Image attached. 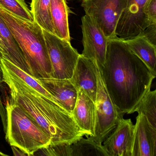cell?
<instances>
[{
	"label": "cell",
	"mask_w": 156,
	"mask_h": 156,
	"mask_svg": "<svg viewBox=\"0 0 156 156\" xmlns=\"http://www.w3.org/2000/svg\"><path fill=\"white\" fill-rule=\"evenodd\" d=\"M100 73L111 100L122 115L131 114L151 89L156 76L117 36L108 40L105 62Z\"/></svg>",
	"instance_id": "obj_2"
},
{
	"label": "cell",
	"mask_w": 156,
	"mask_h": 156,
	"mask_svg": "<svg viewBox=\"0 0 156 156\" xmlns=\"http://www.w3.org/2000/svg\"><path fill=\"white\" fill-rule=\"evenodd\" d=\"M143 114L150 124L156 129V90H149L131 111Z\"/></svg>",
	"instance_id": "obj_20"
},
{
	"label": "cell",
	"mask_w": 156,
	"mask_h": 156,
	"mask_svg": "<svg viewBox=\"0 0 156 156\" xmlns=\"http://www.w3.org/2000/svg\"><path fill=\"white\" fill-rule=\"evenodd\" d=\"M81 28L83 50L81 55L94 61L101 72L105 62L109 39L100 27L87 15L82 17Z\"/></svg>",
	"instance_id": "obj_8"
},
{
	"label": "cell",
	"mask_w": 156,
	"mask_h": 156,
	"mask_svg": "<svg viewBox=\"0 0 156 156\" xmlns=\"http://www.w3.org/2000/svg\"><path fill=\"white\" fill-rule=\"evenodd\" d=\"M0 7L22 20L34 22L31 12L24 0H0Z\"/></svg>",
	"instance_id": "obj_21"
},
{
	"label": "cell",
	"mask_w": 156,
	"mask_h": 156,
	"mask_svg": "<svg viewBox=\"0 0 156 156\" xmlns=\"http://www.w3.org/2000/svg\"><path fill=\"white\" fill-rule=\"evenodd\" d=\"M50 2L51 0H31L30 10L34 22L44 30L55 35Z\"/></svg>",
	"instance_id": "obj_18"
},
{
	"label": "cell",
	"mask_w": 156,
	"mask_h": 156,
	"mask_svg": "<svg viewBox=\"0 0 156 156\" xmlns=\"http://www.w3.org/2000/svg\"><path fill=\"white\" fill-rule=\"evenodd\" d=\"M5 107L7 117L5 139L11 146L20 149L30 156L51 144V137L19 106L8 99Z\"/></svg>",
	"instance_id": "obj_4"
},
{
	"label": "cell",
	"mask_w": 156,
	"mask_h": 156,
	"mask_svg": "<svg viewBox=\"0 0 156 156\" xmlns=\"http://www.w3.org/2000/svg\"><path fill=\"white\" fill-rule=\"evenodd\" d=\"M3 82V73L2 69L1 66H0V85ZM0 116L1 118L2 122L3 125V129L4 132H6V128H7V113H6V108L5 107L2 103V100L1 97L0 95Z\"/></svg>",
	"instance_id": "obj_24"
},
{
	"label": "cell",
	"mask_w": 156,
	"mask_h": 156,
	"mask_svg": "<svg viewBox=\"0 0 156 156\" xmlns=\"http://www.w3.org/2000/svg\"><path fill=\"white\" fill-rule=\"evenodd\" d=\"M130 50L154 73L156 74V45L145 36L140 35L128 40H122Z\"/></svg>",
	"instance_id": "obj_17"
},
{
	"label": "cell",
	"mask_w": 156,
	"mask_h": 156,
	"mask_svg": "<svg viewBox=\"0 0 156 156\" xmlns=\"http://www.w3.org/2000/svg\"><path fill=\"white\" fill-rule=\"evenodd\" d=\"M51 12L55 35L70 42L69 13H72L67 4V0H51Z\"/></svg>",
	"instance_id": "obj_16"
},
{
	"label": "cell",
	"mask_w": 156,
	"mask_h": 156,
	"mask_svg": "<svg viewBox=\"0 0 156 156\" xmlns=\"http://www.w3.org/2000/svg\"><path fill=\"white\" fill-rule=\"evenodd\" d=\"M72 115L77 126L86 136H94L95 104L81 90L78 91L77 99Z\"/></svg>",
	"instance_id": "obj_13"
},
{
	"label": "cell",
	"mask_w": 156,
	"mask_h": 156,
	"mask_svg": "<svg viewBox=\"0 0 156 156\" xmlns=\"http://www.w3.org/2000/svg\"><path fill=\"white\" fill-rule=\"evenodd\" d=\"M97 76L98 85L95 103V136L90 137L97 143L102 145L104 140L115 128L119 120L124 115L119 114L111 100L98 66Z\"/></svg>",
	"instance_id": "obj_7"
},
{
	"label": "cell",
	"mask_w": 156,
	"mask_h": 156,
	"mask_svg": "<svg viewBox=\"0 0 156 156\" xmlns=\"http://www.w3.org/2000/svg\"><path fill=\"white\" fill-rule=\"evenodd\" d=\"M3 82L12 104L18 105L51 137L50 145H71L85 136L55 98L37 79L6 59L0 60Z\"/></svg>",
	"instance_id": "obj_1"
},
{
	"label": "cell",
	"mask_w": 156,
	"mask_h": 156,
	"mask_svg": "<svg viewBox=\"0 0 156 156\" xmlns=\"http://www.w3.org/2000/svg\"><path fill=\"white\" fill-rule=\"evenodd\" d=\"M43 154L41 155L51 156H71V145L61 144L49 145L39 150Z\"/></svg>",
	"instance_id": "obj_22"
},
{
	"label": "cell",
	"mask_w": 156,
	"mask_h": 156,
	"mask_svg": "<svg viewBox=\"0 0 156 156\" xmlns=\"http://www.w3.org/2000/svg\"><path fill=\"white\" fill-rule=\"evenodd\" d=\"M68 112L72 114L78 95V91L68 79H37Z\"/></svg>",
	"instance_id": "obj_14"
},
{
	"label": "cell",
	"mask_w": 156,
	"mask_h": 156,
	"mask_svg": "<svg viewBox=\"0 0 156 156\" xmlns=\"http://www.w3.org/2000/svg\"><path fill=\"white\" fill-rule=\"evenodd\" d=\"M6 59L31 75L29 66L8 25L0 16V60Z\"/></svg>",
	"instance_id": "obj_15"
},
{
	"label": "cell",
	"mask_w": 156,
	"mask_h": 156,
	"mask_svg": "<svg viewBox=\"0 0 156 156\" xmlns=\"http://www.w3.org/2000/svg\"><path fill=\"white\" fill-rule=\"evenodd\" d=\"M127 6L119 18L115 34L128 40L141 34L149 26L144 9L147 0H126Z\"/></svg>",
	"instance_id": "obj_9"
},
{
	"label": "cell",
	"mask_w": 156,
	"mask_h": 156,
	"mask_svg": "<svg viewBox=\"0 0 156 156\" xmlns=\"http://www.w3.org/2000/svg\"><path fill=\"white\" fill-rule=\"evenodd\" d=\"M134 128L132 156H155L156 129L145 115L138 114Z\"/></svg>",
	"instance_id": "obj_12"
},
{
	"label": "cell",
	"mask_w": 156,
	"mask_h": 156,
	"mask_svg": "<svg viewBox=\"0 0 156 156\" xmlns=\"http://www.w3.org/2000/svg\"><path fill=\"white\" fill-rule=\"evenodd\" d=\"M156 25H150L140 35H143L154 45H156Z\"/></svg>",
	"instance_id": "obj_25"
},
{
	"label": "cell",
	"mask_w": 156,
	"mask_h": 156,
	"mask_svg": "<svg viewBox=\"0 0 156 156\" xmlns=\"http://www.w3.org/2000/svg\"><path fill=\"white\" fill-rule=\"evenodd\" d=\"M43 32L51 64L52 78L70 79L80 54L70 42L44 30Z\"/></svg>",
	"instance_id": "obj_5"
},
{
	"label": "cell",
	"mask_w": 156,
	"mask_h": 156,
	"mask_svg": "<svg viewBox=\"0 0 156 156\" xmlns=\"http://www.w3.org/2000/svg\"><path fill=\"white\" fill-rule=\"evenodd\" d=\"M134 128L131 119H119L115 128L103 142L108 156H132Z\"/></svg>",
	"instance_id": "obj_10"
},
{
	"label": "cell",
	"mask_w": 156,
	"mask_h": 156,
	"mask_svg": "<svg viewBox=\"0 0 156 156\" xmlns=\"http://www.w3.org/2000/svg\"><path fill=\"white\" fill-rule=\"evenodd\" d=\"M0 156H8V155H6V154H4V153H2V152H1V151H0Z\"/></svg>",
	"instance_id": "obj_27"
},
{
	"label": "cell",
	"mask_w": 156,
	"mask_h": 156,
	"mask_svg": "<svg viewBox=\"0 0 156 156\" xmlns=\"http://www.w3.org/2000/svg\"><path fill=\"white\" fill-rule=\"evenodd\" d=\"M70 82L95 104L98 91L97 65L94 61L80 54Z\"/></svg>",
	"instance_id": "obj_11"
},
{
	"label": "cell",
	"mask_w": 156,
	"mask_h": 156,
	"mask_svg": "<svg viewBox=\"0 0 156 156\" xmlns=\"http://www.w3.org/2000/svg\"><path fill=\"white\" fill-rule=\"evenodd\" d=\"M81 6L108 39L117 37L116 28L126 8V0H83Z\"/></svg>",
	"instance_id": "obj_6"
},
{
	"label": "cell",
	"mask_w": 156,
	"mask_h": 156,
	"mask_svg": "<svg viewBox=\"0 0 156 156\" xmlns=\"http://www.w3.org/2000/svg\"><path fill=\"white\" fill-rule=\"evenodd\" d=\"M71 156H108L103 145L91 137H81L71 145Z\"/></svg>",
	"instance_id": "obj_19"
},
{
	"label": "cell",
	"mask_w": 156,
	"mask_h": 156,
	"mask_svg": "<svg viewBox=\"0 0 156 156\" xmlns=\"http://www.w3.org/2000/svg\"><path fill=\"white\" fill-rule=\"evenodd\" d=\"M0 16L9 29L26 60L31 75L36 79L51 77V64L42 29L0 7Z\"/></svg>",
	"instance_id": "obj_3"
},
{
	"label": "cell",
	"mask_w": 156,
	"mask_h": 156,
	"mask_svg": "<svg viewBox=\"0 0 156 156\" xmlns=\"http://www.w3.org/2000/svg\"><path fill=\"white\" fill-rule=\"evenodd\" d=\"M144 12L150 25H156V0H147Z\"/></svg>",
	"instance_id": "obj_23"
},
{
	"label": "cell",
	"mask_w": 156,
	"mask_h": 156,
	"mask_svg": "<svg viewBox=\"0 0 156 156\" xmlns=\"http://www.w3.org/2000/svg\"><path fill=\"white\" fill-rule=\"evenodd\" d=\"M11 147L14 156H28V154L27 153H25L24 151L20 149L14 147V146H11Z\"/></svg>",
	"instance_id": "obj_26"
}]
</instances>
